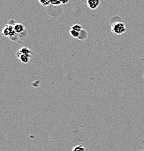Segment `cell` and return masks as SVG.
<instances>
[{"label":"cell","mask_w":144,"mask_h":151,"mask_svg":"<svg viewBox=\"0 0 144 151\" xmlns=\"http://www.w3.org/2000/svg\"><path fill=\"white\" fill-rule=\"evenodd\" d=\"M14 30H15V32L17 34L20 36V38H23L22 37V35H23L24 32H26V28H25V26H23L22 23H14Z\"/></svg>","instance_id":"cell-2"},{"label":"cell","mask_w":144,"mask_h":151,"mask_svg":"<svg viewBox=\"0 0 144 151\" xmlns=\"http://www.w3.org/2000/svg\"><path fill=\"white\" fill-rule=\"evenodd\" d=\"M70 29H73V30H75V31H78V32H81V31L83 30V28H82V26L80 24H74L73 26H71V28H70Z\"/></svg>","instance_id":"cell-6"},{"label":"cell","mask_w":144,"mask_h":151,"mask_svg":"<svg viewBox=\"0 0 144 151\" xmlns=\"http://www.w3.org/2000/svg\"><path fill=\"white\" fill-rule=\"evenodd\" d=\"M70 34L72 37L77 38L78 39V37H79V35H80V32H78V31H75V30L70 29Z\"/></svg>","instance_id":"cell-8"},{"label":"cell","mask_w":144,"mask_h":151,"mask_svg":"<svg viewBox=\"0 0 144 151\" xmlns=\"http://www.w3.org/2000/svg\"><path fill=\"white\" fill-rule=\"evenodd\" d=\"M101 0H86L88 7L91 9H96L99 7Z\"/></svg>","instance_id":"cell-3"},{"label":"cell","mask_w":144,"mask_h":151,"mask_svg":"<svg viewBox=\"0 0 144 151\" xmlns=\"http://www.w3.org/2000/svg\"><path fill=\"white\" fill-rule=\"evenodd\" d=\"M50 1H51V4H53V5L57 6L62 4L60 0H50Z\"/></svg>","instance_id":"cell-10"},{"label":"cell","mask_w":144,"mask_h":151,"mask_svg":"<svg viewBox=\"0 0 144 151\" xmlns=\"http://www.w3.org/2000/svg\"><path fill=\"white\" fill-rule=\"evenodd\" d=\"M126 30V26L123 22H115L111 26V31L115 35L123 34Z\"/></svg>","instance_id":"cell-1"},{"label":"cell","mask_w":144,"mask_h":151,"mask_svg":"<svg viewBox=\"0 0 144 151\" xmlns=\"http://www.w3.org/2000/svg\"><path fill=\"white\" fill-rule=\"evenodd\" d=\"M38 1L43 7H46V6H48L49 4H51V1L50 0H38Z\"/></svg>","instance_id":"cell-9"},{"label":"cell","mask_w":144,"mask_h":151,"mask_svg":"<svg viewBox=\"0 0 144 151\" xmlns=\"http://www.w3.org/2000/svg\"><path fill=\"white\" fill-rule=\"evenodd\" d=\"M60 1L62 4H66L69 2V0H60Z\"/></svg>","instance_id":"cell-11"},{"label":"cell","mask_w":144,"mask_h":151,"mask_svg":"<svg viewBox=\"0 0 144 151\" xmlns=\"http://www.w3.org/2000/svg\"><path fill=\"white\" fill-rule=\"evenodd\" d=\"M16 56L23 63H28L30 61V60H31V55H23L17 52Z\"/></svg>","instance_id":"cell-4"},{"label":"cell","mask_w":144,"mask_h":151,"mask_svg":"<svg viewBox=\"0 0 144 151\" xmlns=\"http://www.w3.org/2000/svg\"><path fill=\"white\" fill-rule=\"evenodd\" d=\"M72 151H86V148L83 145H79L75 146Z\"/></svg>","instance_id":"cell-7"},{"label":"cell","mask_w":144,"mask_h":151,"mask_svg":"<svg viewBox=\"0 0 144 151\" xmlns=\"http://www.w3.org/2000/svg\"><path fill=\"white\" fill-rule=\"evenodd\" d=\"M140 151H144V150H140Z\"/></svg>","instance_id":"cell-12"},{"label":"cell","mask_w":144,"mask_h":151,"mask_svg":"<svg viewBox=\"0 0 144 151\" xmlns=\"http://www.w3.org/2000/svg\"><path fill=\"white\" fill-rule=\"evenodd\" d=\"M17 52L20 53V54H23V55H31L32 54V51H31L29 48H28V47H22V48L20 49Z\"/></svg>","instance_id":"cell-5"}]
</instances>
